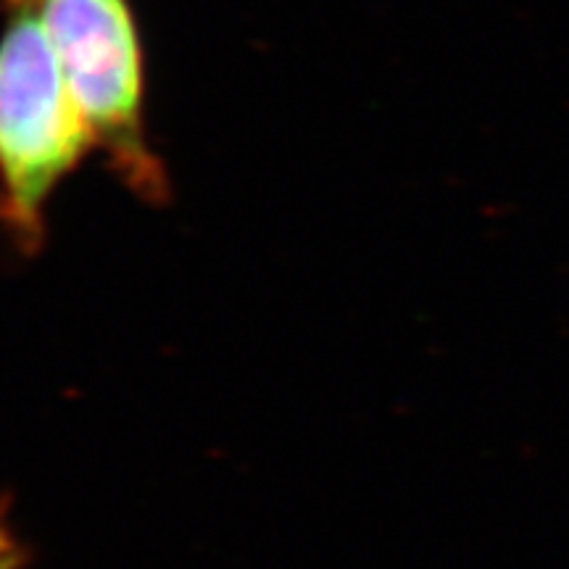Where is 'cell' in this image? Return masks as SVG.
<instances>
[{"mask_svg":"<svg viewBox=\"0 0 569 569\" xmlns=\"http://www.w3.org/2000/svg\"><path fill=\"white\" fill-rule=\"evenodd\" d=\"M98 156L38 0H0V230L40 251L53 196Z\"/></svg>","mask_w":569,"mask_h":569,"instance_id":"cell-1","label":"cell"},{"mask_svg":"<svg viewBox=\"0 0 569 569\" xmlns=\"http://www.w3.org/2000/svg\"><path fill=\"white\" fill-rule=\"evenodd\" d=\"M106 169L142 203L172 198L151 140L148 63L132 0H38Z\"/></svg>","mask_w":569,"mask_h":569,"instance_id":"cell-2","label":"cell"},{"mask_svg":"<svg viewBox=\"0 0 569 569\" xmlns=\"http://www.w3.org/2000/svg\"><path fill=\"white\" fill-rule=\"evenodd\" d=\"M0 569H21V546L6 519L3 507H0Z\"/></svg>","mask_w":569,"mask_h":569,"instance_id":"cell-3","label":"cell"}]
</instances>
